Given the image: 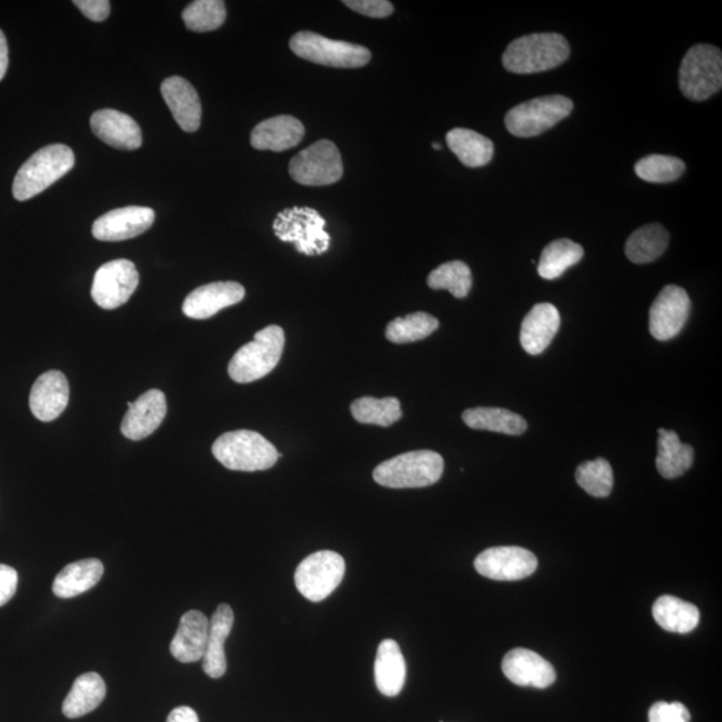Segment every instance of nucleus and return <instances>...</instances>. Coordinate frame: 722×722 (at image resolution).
I'll return each mask as SVG.
<instances>
[{"mask_svg": "<svg viewBox=\"0 0 722 722\" xmlns=\"http://www.w3.org/2000/svg\"><path fill=\"white\" fill-rule=\"evenodd\" d=\"M304 124L292 116H278L262 121L252 131L251 143L258 150H284L297 147L303 141Z\"/></svg>", "mask_w": 722, "mask_h": 722, "instance_id": "obj_24", "label": "nucleus"}, {"mask_svg": "<svg viewBox=\"0 0 722 722\" xmlns=\"http://www.w3.org/2000/svg\"><path fill=\"white\" fill-rule=\"evenodd\" d=\"M182 19L190 31H214L225 22V3L222 0H195L183 10Z\"/></svg>", "mask_w": 722, "mask_h": 722, "instance_id": "obj_38", "label": "nucleus"}, {"mask_svg": "<svg viewBox=\"0 0 722 722\" xmlns=\"http://www.w3.org/2000/svg\"><path fill=\"white\" fill-rule=\"evenodd\" d=\"M474 566L479 574L494 581H520L535 573L537 556L518 546H499L484 550L477 556Z\"/></svg>", "mask_w": 722, "mask_h": 722, "instance_id": "obj_14", "label": "nucleus"}, {"mask_svg": "<svg viewBox=\"0 0 722 722\" xmlns=\"http://www.w3.org/2000/svg\"><path fill=\"white\" fill-rule=\"evenodd\" d=\"M583 248L569 239L550 242L543 249L538 273L544 280H555L583 259Z\"/></svg>", "mask_w": 722, "mask_h": 722, "instance_id": "obj_34", "label": "nucleus"}, {"mask_svg": "<svg viewBox=\"0 0 722 722\" xmlns=\"http://www.w3.org/2000/svg\"><path fill=\"white\" fill-rule=\"evenodd\" d=\"M561 317L556 307L549 303L537 304L522 321L521 344L529 354L546 351L560 331Z\"/></svg>", "mask_w": 722, "mask_h": 722, "instance_id": "obj_23", "label": "nucleus"}, {"mask_svg": "<svg viewBox=\"0 0 722 722\" xmlns=\"http://www.w3.org/2000/svg\"><path fill=\"white\" fill-rule=\"evenodd\" d=\"M432 148L435 149V150H441L442 149L441 144H439L437 142L432 143Z\"/></svg>", "mask_w": 722, "mask_h": 722, "instance_id": "obj_47", "label": "nucleus"}, {"mask_svg": "<svg viewBox=\"0 0 722 722\" xmlns=\"http://www.w3.org/2000/svg\"><path fill=\"white\" fill-rule=\"evenodd\" d=\"M351 412L354 420H358L359 423L380 427H390L403 417L399 399L391 397L383 399L371 397L357 399L351 404Z\"/></svg>", "mask_w": 722, "mask_h": 722, "instance_id": "obj_35", "label": "nucleus"}, {"mask_svg": "<svg viewBox=\"0 0 722 722\" xmlns=\"http://www.w3.org/2000/svg\"><path fill=\"white\" fill-rule=\"evenodd\" d=\"M570 46L561 34H531L515 39L505 49L502 63L514 74H537L568 61Z\"/></svg>", "mask_w": 722, "mask_h": 722, "instance_id": "obj_1", "label": "nucleus"}, {"mask_svg": "<svg viewBox=\"0 0 722 722\" xmlns=\"http://www.w3.org/2000/svg\"><path fill=\"white\" fill-rule=\"evenodd\" d=\"M722 87V54L712 44L689 49L680 68V89L688 100L706 101Z\"/></svg>", "mask_w": 722, "mask_h": 722, "instance_id": "obj_6", "label": "nucleus"}, {"mask_svg": "<svg viewBox=\"0 0 722 722\" xmlns=\"http://www.w3.org/2000/svg\"><path fill=\"white\" fill-rule=\"evenodd\" d=\"M154 220V210L147 207L114 209L94 222L93 235L100 241L134 239L152 228Z\"/></svg>", "mask_w": 722, "mask_h": 722, "instance_id": "obj_16", "label": "nucleus"}, {"mask_svg": "<svg viewBox=\"0 0 722 722\" xmlns=\"http://www.w3.org/2000/svg\"><path fill=\"white\" fill-rule=\"evenodd\" d=\"M161 93L174 120L187 133L200 129L202 108L193 84L181 77H170L161 84Z\"/></svg>", "mask_w": 722, "mask_h": 722, "instance_id": "obj_21", "label": "nucleus"}, {"mask_svg": "<svg viewBox=\"0 0 722 722\" xmlns=\"http://www.w3.org/2000/svg\"><path fill=\"white\" fill-rule=\"evenodd\" d=\"M575 481L589 495L606 498L612 492L614 483L612 465L603 458L582 463L578 465Z\"/></svg>", "mask_w": 722, "mask_h": 722, "instance_id": "obj_40", "label": "nucleus"}, {"mask_svg": "<svg viewBox=\"0 0 722 722\" xmlns=\"http://www.w3.org/2000/svg\"><path fill=\"white\" fill-rule=\"evenodd\" d=\"M285 345V333L279 325L262 328L251 343L241 347L229 363L233 382L245 384L265 378L280 363Z\"/></svg>", "mask_w": 722, "mask_h": 722, "instance_id": "obj_3", "label": "nucleus"}, {"mask_svg": "<svg viewBox=\"0 0 722 722\" xmlns=\"http://www.w3.org/2000/svg\"><path fill=\"white\" fill-rule=\"evenodd\" d=\"M463 422L472 430L492 431L520 437L528 430V422L515 412L495 407H477L463 412Z\"/></svg>", "mask_w": 722, "mask_h": 722, "instance_id": "obj_29", "label": "nucleus"}, {"mask_svg": "<svg viewBox=\"0 0 722 722\" xmlns=\"http://www.w3.org/2000/svg\"><path fill=\"white\" fill-rule=\"evenodd\" d=\"M649 722H691V713L681 702L660 701L650 708Z\"/></svg>", "mask_w": 722, "mask_h": 722, "instance_id": "obj_41", "label": "nucleus"}, {"mask_svg": "<svg viewBox=\"0 0 722 722\" xmlns=\"http://www.w3.org/2000/svg\"><path fill=\"white\" fill-rule=\"evenodd\" d=\"M212 452L228 470L245 472L269 470L281 457L268 439L249 430L224 433L214 442Z\"/></svg>", "mask_w": 722, "mask_h": 722, "instance_id": "obj_4", "label": "nucleus"}, {"mask_svg": "<svg viewBox=\"0 0 722 722\" xmlns=\"http://www.w3.org/2000/svg\"><path fill=\"white\" fill-rule=\"evenodd\" d=\"M234 623L233 609L221 603L209 620V636L205 654L202 659L203 672L210 679H220L227 672L225 641Z\"/></svg>", "mask_w": 722, "mask_h": 722, "instance_id": "obj_25", "label": "nucleus"}, {"mask_svg": "<svg viewBox=\"0 0 722 722\" xmlns=\"http://www.w3.org/2000/svg\"><path fill=\"white\" fill-rule=\"evenodd\" d=\"M209 620L199 610H189L182 615L180 626L172 643L170 653L182 664H193L203 659L208 645Z\"/></svg>", "mask_w": 722, "mask_h": 722, "instance_id": "obj_22", "label": "nucleus"}, {"mask_svg": "<svg viewBox=\"0 0 722 722\" xmlns=\"http://www.w3.org/2000/svg\"><path fill=\"white\" fill-rule=\"evenodd\" d=\"M431 289H445L452 297L464 299L472 288L471 269L463 261L444 262L441 267L433 269L427 279Z\"/></svg>", "mask_w": 722, "mask_h": 722, "instance_id": "obj_37", "label": "nucleus"}, {"mask_svg": "<svg viewBox=\"0 0 722 722\" xmlns=\"http://www.w3.org/2000/svg\"><path fill=\"white\" fill-rule=\"evenodd\" d=\"M344 574V558L334 551L321 550L299 564L294 583L308 601L321 602L339 588Z\"/></svg>", "mask_w": 722, "mask_h": 722, "instance_id": "obj_10", "label": "nucleus"}, {"mask_svg": "<svg viewBox=\"0 0 722 722\" xmlns=\"http://www.w3.org/2000/svg\"><path fill=\"white\" fill-rule=\"evenodd\" d=\"M289 48L301 59L328 68L358 69L371 61V51L364 46L333 41L312 31L294 34Z\"/></svg>", "mask_w": 722, "mask_h": 722, "instance_id": "obj_7", "label": "nucleus"}, {"mask_svg": "<svg viewBox=\"0 0 722 722\" xmlns=\"http://www.w3.org/2000/svg\"><path fill=\"white\" fill-rule=\"evenodd\" d=\"M574 109L573 101L563 96L535 98L518 104L504 118L511 134L521 138L537 137L569 117Z\"/></svg>", "mask_w": 722, "mask_h": 722, "instance_id": "obj_9", "label": "nucleus"}, {"mask_svg": "<svg viewBox=\"0 0 722 722\" xmlns=\"http://www.w3.org/2000/svg\"><path fill=\"white\" fill-rule=\"evenodd\" d=\"M74 4L83 12L84 17L93 22L107 21L110 16L109 0H76Z\"/></svg>", "mask_w": 722, "mask_h": 722, "instance_id": "obj_43", "label": "nucleus"}, {"mask_svg": "<svg viewBox=\"0 0 722 722\" xmlns=\"http://www.w3.org/2000/svg\"><path fill=\"white\" fill-rule=\"evenodd\" d=\"M107 698V684L100 674L89 672L80 675L63 701L62 712L68 719H78L96 711Z\"/></svg>", "mask_w": 722, "mask_h": 722, "instance_id": "obj_28", "label": "nucleus"}, {"mask_svg": "<svg viewBox=\"0 0 722 722\" xmlns=\"http://www.w3.org/2000/svg\"><path fill=\"white\" fill-rule=\"evenodd\" d=\"M343 161L337 144L321 140L293 157L289 162V174L305 187H327L343 177Z\"/></svg>", "mask_w": 722, "mask_h": 722, "instance_id": "obj_11", "label": "nucleus"}, {"mask_svg": "<svg viewBox=\"0 0 722 722\" xmlns=\"http://www.w3.org/2000/svg\"><path fill=\"white\" fill-rule=\"evenodd\" d=\"M652 613L655 622L671 633H691L700 622L698 606L673 595L660 596L653 605Z\"/></svg>", "mask_w": 722, "mask_h": 722, "instance_id": "obj_30", "label": "nucleus"}, {"mask_svg": "<svg viewBox=\"0 0 722 722\" xmlns=\"http://www.w3.org/2000/svg\"><path fill=\"white\" fill-rule=\"evenodd\" d=\"M90 127L94 134L109 147L120 150H137L142 144V131L128 114L113 109L98 110L91 117Z\"/></svg>", "mask_w": 722, "mask_h": 722, "instance_id": "obj_20", "label": "nucleus"}, {"mask_svg": "<svg viewBox=\"0 0 722 722\" xmlns=\"http://www.w3.org/2000/svg\"><path fill=\"white\" fill-rule=\"evenodd\" d=\"M325 220L312 208L284 209L273 221L275 238L291 242L305 255L324 254L331 247Z\"/></svg>", "mask_w": 722, "mask_h": 722, "instance_id": "obj_8", "label": "nucleus"}, {"mask_svg": "<svg viewBox=\"0 0 722 722\" xmlns=\"http://www.w3.org/2000/svg\"><path fill=\"white\" fill-rule=\"evenodd\" d=\"M685 169L684 161L678 157L652 154L636 162L634 172L643 181L666 183L679 180Z\"/></svg>", "mask_w": 722, "mask_h": 722, "instance_id": "obj_39", "label": "nucleus"}, {"mask_svg": "<svg viewBox=\"0 0 722 722\" xmlns=\"http://www.w3.org/2000/svg\"><path fill=\"white\" fill-rule=\"evenodd\" d=\"M18 588V573L8 564H0V608L9 603L16 595Z\"/></svg>", "mask_w": 722, "mask_h": 722, "instance_id": "obj_44", "label": "nucleus"}, {"mask_svg": "<svg viewBox=\"0 0 722 722\" xmlns=\"http://www.w3.org/2000/svg\"><path fill=\"white\" fill-rule=\"evenodd\" d=\"M68 379L61 371H48L36 380L30 393V410L41 422H52L69 404Z\"/></svg>", "mask_w": 722, "mask_h": 722, "instance_id": "obj_19", "label": "nucleus"}, {"mask_svg": "<svg viewBox=\"0 0 722 722\" xmlns=\"http://www.w3.org/2000/svg\"><path fill=\"white\" fill-rule=\"evenodd\" d=\"M669 244V233L660 224L636 229L626 241L625 253L634 264H649L661 258Z\"/></svg>", "mask_w": 722, "mask_h": 722, "instance_id": "obj_33", "label": "nucleus"}, {"mask_svg": "<svg viewBox=\"0 0 722 722\" xmlns=\"http://www.w3.org/2000/svg\"><path fill=\"white\" fill-rule=\"evenodd\" d=\"M439 328V320L425 312L398 318L387 325L385 337L393 344H409L429 338Z\"/></svg>", "mask_w": 722, "mask_h": 722, "instance_id": "obj_36", "label": "nucleus"}, {"mask_svg": "<svg viewBox=\"0 0 722 722\" xmlns=\"http://www.w3.org/2000/svg\"><path fill=\"white\" fill-rule=\"evenodd\" d=\"M76 163L74 152L62 143L49 144L26 161L12 183L18 201H28L44 192L68 174Z\"/></svg>", "mask_w": 722, "mask_h": 722, "instance_id": "obj_2", "label": "nucleus"}, {"mask_svg": "<svg viewBox=\"0 0 722 722\" xmlns=\"http://www.w3.org/2000/svg\"><path fill=\"white\" fill-rule=\"evenodd\" d=\"M245 298V288L234 281L212 282L194 289L183 301L182 312L190 319L205 320Z\"/></svg>", "mask_w": 722, "mask_h": 722, "instance_id": "obj_15", "label": "nucleus"}, {"mask_svg": "<svg viewBox=\"0 0 722 722\" xmlns=\"http://www.w3.org/2000/svg\"><path fill=\"white\" fill-rule=\"evenodd\" d=\"M9 68V46L3 31L0 30V81L3 80Z\"/></svg>", "mask_w": 722, "mask_h": 722, "instance_id": "obj_46", "label": "nucleus"}, {"mask_svg": "<svg viewBox=\"0 0 722 722\" xmlns=\"http://www.w3.org/2000/svg\"><path fill=\"white\" fill-rule=\"evenodd\" d=\"M444 471V461L435 451L407 452L379 464L373 479L383 488L419 489L439 482Z\"/></svg>", "mask_w": 722, "mask_h": 722, "instance_id": "obj_5", "label": "nucleus"}, {"mask_svg": "<svg viewBox=\"0 0 722 722\" xmlns=\"http://www.w3.org/2000/svg\"><path fill=\"white\" fill-rule=\"evenodd\" d=\"M692 301L684 288L668 285L650 307L649 331L655 340L679 337L691 314Z\"/></svg>", "mask_w": 722, "mask_h": 722, "instance_id": "obj_13", "label": "nucleus"}, {"mask_svg": "<svg viewBox=\"0 0 722 722\" xmlns=\"http://www.w3.org/2000/svg\"><path fill=\"white\" fill-rule=\"evenodd\" d=\"M502 671L511 682L520 686L546 689L554 684L556 673L549 661L529 649H513L504 655Z\"/></svg>", "mask_w": 722, "mask_h": 722, "instance_id": "obj_17", "label": "nucleus"}, {"mask_svg": "<svg viewBox=\"0 0 722 722\" xmlns=\"http://www.w3.org/2000/svg\"><path fill=\"white\" fill-rule=\"evenodd\" d=\"M694 450L691 444L681 443L678 433L665 429L659 430V454L655 465L665 479L684 475L692 468Z\"/></svg>", "mask_w": 722, "mask_h": 722, "instance_id": "obj_32", "label": "nucleus"}, {"mask_svg": "<svg viewBox=\"0 0 722 722\" xmlns=\"http://www.w3.org/2000/svg\"><path fill=\"white\" fill-rule=\"evenodd\" d=\"M104 573L103 563L97 558L69 563L52 583V592L58 599H74L93 589Z\"/></svg>", "mask_w": 722, "mask_h": 722, "instance_id": "obj_27", "label": "nucleus"}, {"mask_svg": "<svg viewBox=\"0 0 722 722\" xmlns=\"http://www.w3.org/2000/svg\"><path fill=\"white\" fill-rule=\"evenodd\" d=\"M344 4L361 16L370 18H387L393 12V6L387 0H345Z\"/></svg>", "mask_w": 722, "mask_h": 722, "instance_id": "obj_42", "label": "nucleus"}, {"mask_svg": "<svg viewBox=\"0 0 722 722\" xmlns=\"http://www.w3.org/2000/svg\"><path fill=\"white\" fill-rule=\"evenodd\" d=\"M167 722H200L194 709L189 706H179L170 712Z\"/></svg>", "mask_w": 722, "mask_h": 722, "instance_id": "obj_45", "label": "nucleus"}, {"mask_svg": "<svg viewBox=\"0 0 722 722\" xmlns=\"http://www.w3.org/2000/svg\"><path fill=\"white\" fill-rule=\"evenodd\" d=\"M445 140H448L451 152L464 167L482 168L488 166L494 156V143L474 130L452 129Z\"/></svg>", "mask_w": 722, "mask_h": 722, "instance_id": "obj_31", "label": "nucleus"}, {"mask_svg": "<svg viewBox=\"0 0 722 722\" xmlns=\"http://www.w3.org/2000/svg\"><path fill=\"white\" fill-rule=\"evenodd\" d=\"M138 284L140 274L134 262L123 259L110 261L98 269L91 287V298L103 310H116L128 303Z\"/></svg>", "mask_w": 722, "mask_h": 722, "instance_id": "obj_12", "label": "nucleus"}, {"mask_svg": "<svg viewBox=\"0 0 722 722\" xmlns=\"http://www.w3.org/2000/svg\"><path fill=\"white\" fill-rule=\"evenodd\" d=\"M407 665L402 649L393 640L380 642L375 660V682L379 692L387 698H397L403 691Z\"/></svg>", "mask_w": 722, "mask_h": 722, "instance_id": "obj_26", "label": "nucleus"}, {"mask_svg": "<svg viewBox=\"0 0 722 722\" xmlns=\"http://www.w3.org/2000/svg\"><path fill=\"white\" fill-rule=\"evenodd\" d=\"M168 412L167 398L160 390H150L131 403L121 424V432L131 441H142L159 429Z\"/></svg>", "mask_w": 722, "mask_h": 722, "instance_id": "obj_18", "label": "nucleus"}]
</instances>
